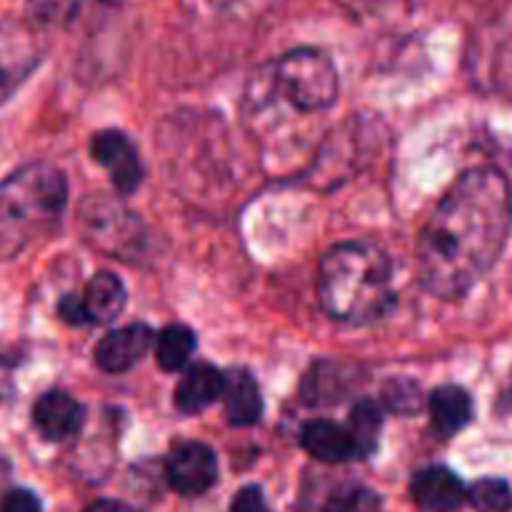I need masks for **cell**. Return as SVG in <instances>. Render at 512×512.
<instances>
[{
	"mask_svg": "<svg viewBox=\"0 0 512 512\" xmlns=\"http://www.w3.org/2000/svg\"><path fill=\"white\" fill-rule=\"evenodd\" d=\"M512 230V188L493 168L460 175L418 238V278L438 298H463L493 270Z\"/></svg>",
	"mask_w": 512,
	"mask_h": 512,
	"instance_id": "cell-1",
	"label": "cell"
},
{
	"mask_svg": "<svg viewBox=\"0 0 512 512\" xmlns=\"http://www.w3.org/2000/svg\"><path fill=\"white\" fill-rule=\"evenodd\" d=\"M318 295L330 318L353 325L375 323L395 305L390 260L373 245H335L320 260Z\"/></svg>",
	"mask_w": 512,
	"mask_h": 512,
	"instance_id": "cell-2",
	"label": "cell"
},
{
	"mask_svg": "<svg viewBox=\"0 0 512 512\" xmlns=\"http://www.w3.org/2000/svg\"><path fill=\"white\" fill-rule=\"evenodd\" d=\"M68 203L63 173L30 163L0 185V253L15 255L58 225Z\"/></svg>",
	"mask_w": 512,
	"mask_h": 512,
	"instance_id": "cell-3",
	"label": "cell"
},
{
	"mask_svg": "<svg viewBox=\"0 0 512 512\" xmlns=\"http://www.w3.org/2000/svg\"><path fill=\"white\" fill-rule=\"evenodd\" d=\"M273 90L300 113L328 110L338 98V73L328 55L313 48L285 53L273 65Z\"/></svg>",
	"mask_w": 512,
	"mask_h": 512,
	"instance_id": "cell-4",
	"label": "cell"
},
{
	"mask_svg": "<svg viewBox=\"0 0 512 512\" xmlns=\"http://www.w3.org/2000/svg\"><path fill=\"white\" fill-rule=\"evenodd\" d=\"M90 153H93L95 163L108 170L110 180L120 195H130L143 180L138 153H135L133 143L118 130H103V133L95 135L90 140Z\"/></svg>",
	"mask_w": 512,
	"mask_h": 512,
	"instance_id": "cell-5",
	"label": "cell"
},
{
	"mask_svg": "<svg viewBox=\"0 0 512 512\" xmlns=\"http://www.w3.org/2000/svg\"><path fill=\"white\" fill-rule=\"evenodd\" d=\"M170 488L180 495H200L218 480V458L203 443H183L168 458Z\"/></svg>",
	"mask_w": 512,
	"mask_h": 512,
	"instance_id": "cell-6",
	"label": "cell"
},
{
	"mask_svg": "<svg viewBox=\"0 0 512 512\" xmlns=\"http://www.w3.org/2000/svg\"><path fill=\"white\" fill-rule=\"evenodd\" d=\"M155 343V333L143 323L125 325V328L110 330L98 345H95V365L103 373H125L138 365L150 353Z\"/></svg>",
	"mask_w": 512,
	"mask_h": 512,
	"instance_id": "cell-7",
	"label": "cell"
},
{
	"mask_svg": "<svg viewBox=\"0 0 512 512\" xmlns=\"http://www.w3.org/2000/svg\"><path fill=\"white\" fill-rule=\"evenodd\" d=\"M83 405L70 398L63 390H50L40 395L38 403L33 405V423L45 440H68L83 428Z\"/></svg>",
	"mask_w": 512,
	"mask_h": 512,
	"instance_id": "cell-8",
	"label": "cell"
},
{
	"mask_svg": "<svg viewBox=\"0 0 512 512\" xmlns=\"http://www.w3.org/2000/svg\"><path fill=\"white\" fill-rule=\"evenodd\" d=\"M410 493L423 512H455L465 500V488L458 475L440 465L420 470L413 478Z\"/></svg>",
	"mask_w": 512,
	"mask_h": 512,
	"instance_id": "cell-9",
	"label": "cell"
},
{
	"mask_svg": "<svg viewBox=\"0 0 512 512\" xmlns=\"http://www.w3.org/2000/svg\"><path fill=\"white\" fill-rule=\"evenodd\" d=\"M220 398H223L225 418H228L230 425L248 428V425L258 423L260 415H263V395H260L258 383L243 368L230 370L225 375L223 395Z\"/></svg>",
	"mask_w": 512,
	"mask_h": 512,
	"instance_id": "cell-10",
	"label": "cell"
},
{
	"mask_svg": "<svg viewBox=\"0 0 512 512\" xmlns=\"http://www.w3.org/2000/svg\"><path fill=\"white\" fill-rule=\"evenodd\" d=\"M223 385L225 375L218 368L208 363L193 365L180 378L178 388H175V405H178L180 413H200V410L210 408L223 395Z\"/></svg>",
	"mask_w": 512,
	"mask_h": 512,
	"instance_id": "cell-11",
	"label": "cell"
},
{
	"mask_svg": "<svg viewBox=\"0 0 512 512\" xmlns=\"http://www.w3.org/2000/svg\"><path fill=\"white\" fill-rule=\"evenodd\" d=\"M430 423L440 438H453L473 420V400L460 385H440L430 393Z\"/></svg>",
	"mask_w": 512,
	"mask_h": 512,
	"instance_id": "cell-12",
	"label": "cell"
},
{
	"mask_svg": "<svg viewBox=\"0 0 512 512\" xmlns=\"http://www.w3.org/2000/svg\"><path fill=\"white\" fill-rule=\"evenodd\" d=\"M80 303H83L85 320L88 323L105 325L113 323L123 313L125 303H128V293H125V285L118 275L98 273L85 285V293L80 295Z\"/></svg>",
	"mask_w": 512,
	"mask_h": 512,
	"instance_id": "cell-13",
	"label": "cell"
},
{
	"mask_svg": "<svg viewBox=\"0 0 512 512\" xmlns=\"http://www.w3.org/2000/svg\"><path fill=\"white\" fill-rule=\"evenodd\" d=\"M300 445L308 450V455L323 463H343V460L358 458L348 428H340L330 420H313L305 425L300 433Z\"/></svg>",
	"mask_w": 512,
	"mask_h": 512,
	"instance_id": "cell-14",
	"label": "cell"
},
{
	"mask_svg": "<svg viewBox=\"0 0 512 512\" xmlns=\"http://www.w3.org/2000/svg\"><path fill=\"white\" fill-rule=\"evenodd\" d=\"M38 63L33 43L23 33H0V103L28 78L30 70Z\"/></svg>",
	"mask_w": 512,
	"mask_h": 512,
	"instance_id": "cell-15",
	"label": "cell"
},
{
	"mask_svg": "<svg viewBox=\"0 0 512 512\" xmlns=\"http://www.w3.org/2000/svg\"><path fill=\"white\" fill-rule=\"evenodd\" d=\"M155 358L168 373H178L188 365L195 350V333L185 325H168L155 335Z\"/></svg>",
	"mask_w": 512,
	"mask_h": 512,
	"instance_id": "cell-16",
	"label": "cell"
},
{
	"mask_svg": "<svg viewBox=\"0 0 512 512\" xmlns=\"http://www.w3.org/2000/svg\"><path fill=\"white\" fill-rule=\"evenodd\" d=\"M380 430H383V413H380L378 405L373 400H360V403H355V408L350 410L348 433L353 438L355 455L358 458H365V455H370L378 448Z\"/></svg>",
	"mask_w": 512,
	"mask_h": 512,
	"instance_id": "cell-17",
	"label": "cell"
},
{
	"mask_svg": "<svg viewBox=\"0 0 512 512\" xmlns=\"http://www.w3.org/2000/svg\"><path fill=\"white\" fill-rule=\"evenodd\" d=\"M470 505L478 512H508L512 505V493L508 483L500 478H483L470 488Z\"/></svg>",
	"mask_w": 512,
	"mask_h": 512,
	"instance_id": "cell-18",
	"label": "cell"
},
{
	"mask_svg": "<svg viewBox=\"0 0 512 512\" xmlns=\"http://www.w3.org/2000/svg\"><path fill=\"white\" fill-rule=\"evenodd\" d=\"M380 498L370 490H348V493H340L325 505V512H378Z\"/></svg>",
	"mask_w": 512,
	"mask_h": 512,
	"instance_id": "cell-19",
	"label": "cell"
},
{
	"mask_svg": "<svg viewBox=\"0 0 512 512\" xmlns=\"http://www.w3.org/2000/svg\"><path fill=\"white\" fill-rule=\"evenodd\" d=\"M385 403L398 413H413L420 408V390L410 380H393L385 385Z\"/></svg>",
	"mask_w": 512,
	"mask_h": 512,
	"instance_id": "cell-20",
	"label": "cell"
},
{
	"mask_svg": "<svg viewBox=\"0 0 512 512\" xmlns=\"http://www.w3.org/2000/svg\"><path fill=\"white\" fill-rule=\"evenodd\" d=\"M0 512H40V500L28 490H10L0 500Z\"/></svg>",
	"mask_w": 512,
	"mask_h": 512,
	"instance_id": "cell-21",
	"label": "cell"
},
{
	"mask_svg": "<svg viewBox=\"0 0 512 512\" xmlns=\"http://www.w3.org/2000/svg\"><path fill=\"white\" fill-rule=\"evenodd\" d=\"M233 512H270L263 493L255 485H245L233 500Z\"/></svg>",
	"mask_w": 512,
	"mask_h": 512,
	"instance_id": "cell-22",
	"label": "cell"
},
{
	"mask_svg": "<svg viewBox=\"0 0 512 512\" xmlns=\"http://www.w3.org/2000/svg\"><path fill=\"white\" fill-rule=\"evenodd\" d=\"M58 313H60V318H63L65 323H70V325H85V323H88V320H85L83 303H80V295H65V298L60 300V305H58Z\"/></svg>",
	"mask_w": 512,
	"mask_h": 512,
	"instance_id": "cell-23",
	"label": "cell"
},
{
	"mask_svg": "<svg viewBox=\"0 0 512 512\" xmlns=\"http://www.w3.org/2000/svg\"><path fill=\"white\" fill-rule=\"evenodd\" d=\"M85 512H133L125 503H118V500H98V503L90 505Z\"/></svg>",
	"mask_w": 512,
	"mask_h": 512,
	"instance_id": "cell-24",
	"label": "cell"
},
{
	"mask_svg": "<svg viewBox=\"0 0 512 512\" xmlns=\"http://www.w3.org/2000/svg\"><path fill=\"white\" fill-rule=\"evenodd\" d=\"M100 3H118V0H100Z\"/></svg>",
	"mask_w": 512,
	"mask_h": 512,
	"instance_id": "cell-25",
	"label": "cell"
}]
</instances>
